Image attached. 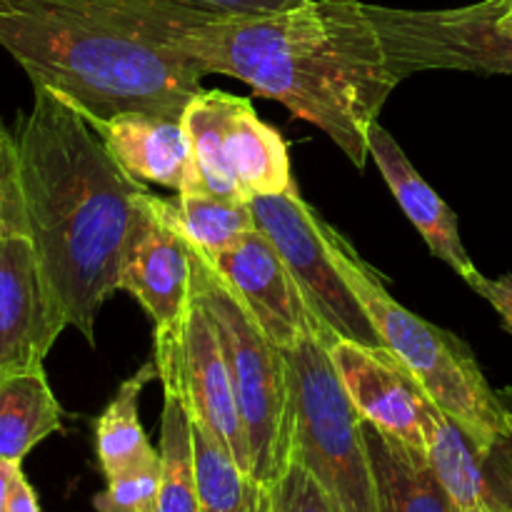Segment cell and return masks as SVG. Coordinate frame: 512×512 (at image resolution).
<instances>
[{
	"mask_svg": "<svg viewBox=\"0 0 512 512\" xmlns=\"http://www.w3.org/2000/svg\"><path fill=\"white\" fill-rule=\"evenodd\" d=\"M208 18L170 0H0V48L93 128L123 113L183 118L205 78L183 38Z\"/></svg>",
	"mask_w": 512,
	"mask_h": 512,
	"instance_id": "6da1fadb",
	"label": "cell"
},
{
	"mask_svg": "<svg viewBox=\"0 0 512 512\" xmlns=\"http://www.w3.org/2000/svg\"><path fill=\"white\" fill-rule=\"evenodd\" d=\"M205 75L243 80L323 130L358 170L398 80L360 0H300L255 15H213L183 38Z\"/></svg>",
	"mask_w": 512,
	"mask_h": 512,
	"instance_id": "7a4b0ae2",
	"label": "cell"
},
{
	"mask_svg": "<svg viewBox=\"0 0 512 512\" xmlns=\"http://www.w3.org/2000/svg\"><path fill=\"white\" fill-rule=\"evenodd\" d=\"M28 235L70 328L95 345V320L120 290L148 193L75 105L35 85L18 130Z\"/></svg>",
	"mask_w": 512,
	"mask_h": 512,
	"instance_id": "3957f363",
	"label": "cell"
},
{
	"mask_svg": "<svg viewBox=\"0 0 512 512\" xmlns=\"http://www.w3.org/2000/svg\"><path fill=\"white\" fill-rule=\"evenodd\" d=\"M330 253L343 273L345 283L363 303L370 323L383 338V345L398 355L400 363L413 373L435 408L458 425L478 455H490L510 440L508 410L498 393L488 385L473 350L448 330L410 313L385 288L380 273H375L353 245L335 228L325 223Z\"/></svg>",
	"mask_w": 512,
	"mask_h": 512,
	"instance_id": "277c9868",
	"label": "cell"
},
{
	"mask_svg": "<svg viewBox=\"0 0 512 512\" xmlns=\"http://www.w3.org/2000/svg\"><path fill=\"white\" fill-rule=\"evenodd\" d=\"M283 353L293 410L290 458L323 485L340 512H378L360 415L335 373L328 345L320 333H310Z\"/></svg>",
	"mask_w": 512,
	"mask_h": 512,
	"instance_id": "5b68a950",
	"label": "cell"
},
{
	"mask_svg": "<svg viewBox=\"0 0 512 512\" xmlns=\"http://www.w3.org/2000/svg\"><path fill=\"white\" fill-rule=\"evenodd\" d=\"M195 290L208 305L228 360L235 403L250 450V473L273 488L290 463L293 410L285 353L263 333L213 265L193 248Z\"/></svg>",
	"mask_w": 512,
	"mask_h": 512,
	"instance_id": "8992f818",
	"label": "cell"
},
{
	"mask_svg": "<svg viewBox=\"0 0 512 512\" xmlns=\"http://www.w3.org/2000/svg\"><path fill=\"white\" fill-rule=\"evenodd\" d=\"M183 125L205 193L253 200L293 185L283 135L258 118L248 98L203 88L185 108Z\"/></svg>",
	"mask_w": 512,
	"mask_h": 512,
	"instance_id": "52a82bcc",
	"label": "cell"
},
{
	"mask_svg": "<svg viewBox=\"0 0 512 512\" xmlns=\"http://www.w3.org/2000/svg\"><path fill=\"white\" fill-rule=\"evenodd\" d=\"M368 15L398 83L425 70L512 75V33L493 0L445 10L368 5Z\"/></svg>",
	"mask_w": 512,
	"mask_h": 512,
	"instance_id": "ba28073f",
	"label": "cell"
},
{
	"mask_svg": "<svg viewBox=\"0 0 512 512\" xmlns=\"http://www.w3.org/2000/svg\"><path fill=\"white\" fill-rule=\"evenodd\" d=\"M248 203L255 225L275 245L310 313L320 323L325 345L330 348L335 340H355L380 348L383 338L335 265L325 235V220L300 198L295 180L283 193L260 195Z\"/></svg>",
	"mask_w": 512,
	"mask_h": 512,
	"instance_id": "9c48e42d",
	"label": "cell"
},
{
	"mask_svg": "<svg viewBox=\"0 0 512 512\" xmlns=\"http://www.w3.org/2000/svg\"><path fill=\"white\" fill-rule=\"evenodd\" d=\"M153 363L163 388L183 403L190 420L203 423L235 463L250 473L248 438L235 403L228 360L218 325L198 290L178 335L168 343L153 345Z\"/></svg>",
	"mask_w": 512,
	"mask_h": 512,
	"instance_id": "30bf717a",
	"label": "cell"
},
{
	"mask_svg": "<svg viewBox=\"0 0 512 512\" xmlns=\"http://www.w3.org/2000/svg\"><path fill=\"white\" fill-rule=\"evenodd\" d=\"M120 290L130 293L153 320V345L183 328L195 295L193 245L168 215V200L148 190L125 253Z\"/></svg>",
	"mask_w": 512,
	"mask_h": 512,
	"instance_id": "8fae6325",
	"label": "cell"
},
{
	"mask_svg": "<svg viewBox=\"0 0 512 512\" xmlns=\"http://www.w3.org/2000/svg\"><path fill=\"white\" fill-rule=\"evenodd\" d=\"M328 353L360 418L425 453V435L440 410L398 355L355 340H335Z\"/></svg>",
	"mask_w": 512,
	"mask_h": 512,
	"instance_id": "7c38bea8",
	"label": "cell"
},
{
	"mask_svg": "<svg viewBox=\"0 0 512 512\" xmlns=\"http://www.w3.org/2000/svg\"><path fill=\"white\" fill-rule=\"evenodd\" d=\"M65 328L30 235L0 238V373L43 368Z\"/></svg>",
	"mask_w": 512,
	"mask_h": 512,
	"instance_id": "4fadbf2b",
	"label": "cell"
},
{
	"mask_svg": "<svg viewBox=\"0 0 512 512\" xmlns=\"http://www.w3.org/2000/svg\"><path fill=\"white\" fill-rule=\"evenodd\" d=\"M203 258L280 350H290L310 333H320L325 343L320 323L310 313L288 265L260 230L245 235L223 253Z\"/></svg>",
	"mask_w": 512,
	"mask_h": 512,
	"instance_id": "5bb4252c",
	"label": "cell"
},
{
	"mask_svg": "<svg viewBox=\"0 0 512 512\" xmlns=\"http://www.w3.org/2000/svg\"><path fill=\"white\" fill-rule=\"evenodd\" d=\"M95 130L108 153L133 178L165 185L175 193L200 190V175L183 118L123 113L100 123Z\"/></svg>",
	"mask_w": 512,
	"mask_h": 512,
	"instance_id": "9a60e30c",
	"label": "cell"
},
{
	"mask_svg": "<svg viewBox=\"0 0 512 512\" xmlns=\"http://www.w3.org/2000/svg\"><path fill=\"white\" fill-rule=\"evenodd\" d=\"M370 158L375 160L378 170L383 173L385 183L393 190L395 200L408 215L410 223L415 225L423 240L428 243L430 253L445 265L455 270L465 283H473L475 275L480 273L465 250L463 238H460L458 215L450 210V205L425 183L423 175L415 170L408 155L398 145V140L388 133L380 123L370 128Z\"/></svg>",
	"mask_w": 512,
	"mask_h": 512,
	"instance_id": "2e32d148",
	"label": "cell"
},
{
	"mask_svg": "<svg viewBox=\"0 0 512 512\" xmlns=\"http://www.w3.org/2000/svg\"><path fill=\"white\" fill-rule=\"evenodd\" d=\"M360 430L373 468L378 512H453L423 450L410 448L363 418Z\"/></svg>",
	"mask_w": 512,
	"mask_h": 512,
	"instance_id": "e0dca14e",
	"label": "cell"
},
{
	"mask_svg": "<svg viewBox=\"0 0 512 512\" xmlns=\"http://www.w3.org/2000/svg\"><path fill=\"white\" fill-rule=\"evenodd\" d=\"M63 430V408L43 368L0 373V460L23 463L25 455Z\"/></svg>",
	"mask_w": 512,
	"mask_h": 512,
	"instance_id": "ac0fdd59",
	"label": "cell"
},
{
	"mask_svg": "<svg viewBox=\"0 0 512 512\" xmlns=\"http://www.w3.org/2000/svg\"><path fill=\"white\" fill-rule=\"evenodd\" d=\"M425 455L443 485L453 512H512L485 478L478 450L468 435L438 413L425 435Z\"/></svg>",
	"mask_w": 512,
	"mask_h": 512,
	"instance_id": "d6986e66",
	"label": "cell"
},
{
	"mask_svg": "<svg viewBox=\"0 0 512 512\" xmlns=\"http://www.w3.org/2000/svg\"><path fill=\"white\" fill-rule=\"evenodd\" d=\"M190 433L200 512H275L273 490L240 468L203 423L190 420Z\"/></svg>",
	"mask_w": 512,
	"mask_h": 512,
	"instance_id": "ffe728a7",
	"label": "cell"
},
{
	"mask_svg": "<svg viewBox=\"0 0 512 512\" xmlns=\"http://www.w3.org/2000/svg\"><path fill=\"white\" fill-rule=\"evenodd\" d=\"M158 378L155 363H145L138 373L120 383L108 408L95 420V453L105 480L145 463L160 453L153 448L140 425V395L150 380Z\"/></svg>",
	"mask_w": 512,
	"mask_h": 512,
	"instance_id": "44dd1931",
	"label": "cell"
},
{
	"mask_svg": "<svg viewBox=\"0 0 512 512\" xmlns=\"http://www.w3.org/2000/svg\"><path fill=\"white\" fill-rule=\"evenodd\" d=\"M168 215L185 240L203 255L223 253L258 230L248 200L218 198L205 190L178 193L175 203L168 200Z\"/></svg>",
	"mask_w": 512,
	"mask_h": 512,
	"instance_id": "7402d4cb",
	"label": "cell"
},
{
	"mask_svg": "<svg viewBox=\"0 0 512 512\" xmlns=\"http://www.w3.org/2000/svg\"><path fill=\"white\" fill-rule=\"evenodd\" d=\"M158 512H200L193 433L183 403L165 390L160 418Z\"/></svg>",
	"mask_w": 512,
	"mask_h": 512,
	"instance_id": "603a6c76",
	"label": "cell"
},
{
	"mask_svg": "<svg viewBox=\"0 0 512 512\" xmlns=\"http://www.w3.org/2000/svg\"><path fill=\"white\" fill-rule=\"evenodd\" d=\"M158 483L160 453L110 478L93 505L98 512H158Z\"/></svg>",
	"mask_w": 512,
	"mask_h": 512,
	"instance_id": "cb8c5ba5",
	"label": "cell"
},
{
	"mask_svg": "<svg viewBox=\"0 0 512 512\" xmlns=\"http://www.w3.org/2000/svg\"><path fill=\"white\" fill-rule=\"evenodd\" d=\"M28 235L18 138L0 120V238Z\"/></svg>",
	"mask_w": 512,
	"mask_h": 512,
	"instance_id": "d4e9b609",
	"label": "cell"
},
{
	"mask_svg": "<svg viewBox=\"0 0 512 512\" xmlns=\"http://www.w3.org/2000/svg\"><path fill=\"white\" fill-rule=\"evenodd\" d=\"M270 490L275 512H340L323 485L295 458H290L285 473Z\"/></svg>",
	"mask_w": 512,
	"mask_h": 512,
	"instance_id": "484cf974",
	"label": "cell"
},
{
	"mask_svg": "<svg viewBox=\"0 0 512 512\" xmlns=\"http://www.w3.org/2000/svg\"><path fill=\"white\" fill-rule=\"evenodd\" d=\"M170 3L213 15H255L290 8V5H298L300 0H170Z\"/></svg>",
	"mask_w": 512,
	"mask_h": 512,
	"instance_id": "4316f807",
	"label": "cell"
},
{
	"mask_svg": "<svg viewBox=\"0 0 512 512\" xmlns=\"http://www.w3.org/2000/svg\"><path fill=\"white\" fill-rule=\"evenodd\" d=\"M470 288L480 295V298L488 300L495 308V313L503 320V328L512 333V275H503V278H485L483 273H478L470 283Z\"/></svg>",
	"mask_w": 512,
	"mask_h": 512,
	"instance_id": "83f0119b",
	"label": "cell"
},
{
	"mask_svg": "<svg viewBox=\"0 0 512 512\" xmlns=\"http://www.w3.org/2000/svg\"><path fill=\"white\" fill-rule=\"evenodd\" d=\"M5 512H40L38 495H35L33 485L28 483V478L23 475V470H18L13 485H10L8 505H5Z\"/></svg>",
	"mask_w": 512,
	"mask_h": 512,
	"instance_id": "f1b7e54d",
	"label": "cell"
},
{
	"mask_svg": "<svg viewBox=\"0 0 512 512\" xmlns=\"http://www.w3.org/2000/svg\"><path fill=\"white\" fill-rule=\"evenodd\" d=\"M18 470H20V463H8V460H0V512H5V505H8L10 485H13Z\"/></svg>",
	"mask_w": 512,
	"mask_h": 512,
	"instance_id": "f546056e",
	"label": "cell"
},
{
	"mask_svg": "<svg viewBox=\"0 0 512 512\" xmlns=\"http://www.w3.org/2000/svg\"><path fill=\"white\" fill-rule=\"evenodd\" d=\"M500 28L508 30V33H512V10H508V13H505L503 18H500Z\"/></svg>",
	"mask_w": 512,
	"mask_h": 512,
	"instance_id": "4dcf8cb0",
	"label": "cell"
},
{
	"mask_svg": "<svg viewBox=\"0 0 512 512\" xmlns=\"http://www.w3.org/2000/svg\"><path fill=\"white\" fill-rule=\"evenodd\" d=\"M493 3L495 5H498V8H500V13H508V10H512V0H493Z\"/></svg>",
	"mask_w": 512,
	"mask_h": 512,
	"instance_id": "1f68e13d",
	"label": "cell"
},
{
	"mask_svg": "<svg viewBox=\"0 0 512 512\" xmlns=\"http://www.w3.org/2000/svg\"><path fill=\"white\" fill-rule=\"evenodd\" d=\"M505 420H508V433H510V440H512V410H508V418H505Z\"/></svg>",
	"mask_w": 512,
	"mask_h": 512,
	"instance_id": "d6a6232c",
	"label": "cell"
}]
</instances>
